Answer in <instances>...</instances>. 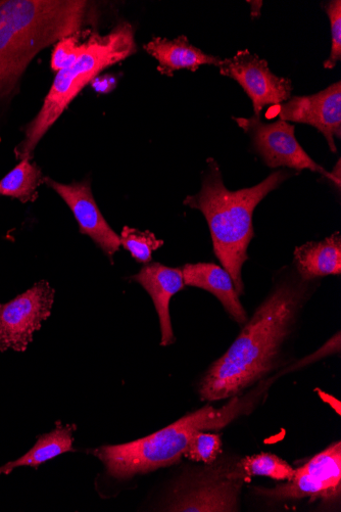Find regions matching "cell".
<instances>
[{"instance_id": "obj_1", "label": "cell", "mask_w": 341, "mask_h": 512, "mask_svg": "<svg viewBox=\"0 0 341 512\" xmlns=\"http://www.w3.org/2000/svg\"><path fill=\"white\" fill-rule=\"evenodd\" d=\"M316 281H305L295 267L278 272L270 294L227 352L207 370L200 384L203 401L240 395L278 368Z\"/></svg>"}, {"instance_id": "obj_2", "label": "cell", "mask_w": 341, "mask_h": 512, "mask_svg": "<svg viewBox=\"0 0 341 512\" xmlns=\"http://www.w3.org/2000/svg\"><path fill=\"white\" fill-rule=\"evenodd\" d=\"M294 173L279 170L253 188L230 191L215 159L207 160L202 189L188 196L184 205L199 210L211 231L213 249L222 267L230 274L237 294H245L242 267L249 260V246L255 237L254 212L257 206Z\"/></svg>"}, {"instance_id": "obj_3", "label": "cell", "mask_w": 341, "mask_h": 512, "mask_svg": "<svg viewBox=\"0 0 341 512\" xmlns=\"http://www.w3.org/2000/svg\"><path fill=\"white\" fill-rule=\"evenodd\" d=\"M87 2H0V100L10 97L29 63L43 49L79 32Z\"/></svg>"}, {"instance_id": "obj_4", "label": "cell", "mask_w": 341, "mask_h": 512, "mask_svg": "<svg viewBox=\"0 0 341 512\" xmlns=\"http://www.w3.org/2000/svg\"><path fill=\"white\" fill-rule=\"evenodd\" d=\"M265 391L230 398L221 408L206 405L180 418L176 423L148 437L120 445L103 446L93 451L105 464L107 474L116 480H128L178 463L198 432L226 428L242 415L250 414Z\"/></svg>"}, {"instance_id": "obj_5", "label": "cell", "mask_w": 341, "mask_h": 512, "mask_svg": "<svg viewBox=\"0 0 341 512\" xmlns=\"http://www.w3.org/2000/svg\"><path fill=\"white\" fill-rule=\"evenodd\" d=\"M136 52L133 27L121 23L107 35L92 34L79 59L58 72L44 104L27 126L24 141L16 148L18 160H31L40 139L61 117L78 93L103 70Z\"/></svg>"}, {"instance_id": "obj_6", "label": "cell", "mask_w": 341, "mask_h": 512, "mask_svg": "<svg viewBox=\"0 0 341 512\" xmlns=\"http://www.w3.org/2000/svg\"><path fill=\"white\" fill-rule=\"evenodd\" d=\"M209 465L196 475L189 476L177 485L169 505V511H238L239 496L243 483L234 472V463Z\"/></svg>"}, {"instance_id": "obj_7", "label": "cell", "mask_w": 341, "mask_h": 512, "mask_svg": "<svg viewBox=\"0 0 341 512\" xmlns=\"http://www.w3.org/2000/svg\"><path fill=\"white\" fill-rule=\"evenodd\" d=\"M233 119L240 128L250 134L256 152L268 167L317 172L340 188V181L317 164L302 148L295 134V125L282 120L266 124L258 116Z\"/></svg>"}, {"instance_id": "obj_8", "label": "cell", "mask_w": 341, "mask_h": 512, "mask_svg": "<svg viewBox=\"0 0 341 512\" xmlns=\"http://www.w3.org/2000/svg\"><path fill=\"white\" fill-rule=\"evenodd\" d=\"M259 494L270 499L298 500L311 498L330 505L340 501L341 494V443L337 441L315 455L286 484L273 489H258Z\"/></svg>"}, {"instance_id": "obj_9", "label": "cell", "mask_w": 341, "mask_h": 512, "mask_svg": "<svg viewBox=\"0 0 341 512\" xmlns=\"http://www.w3.org/2000/svg\"><path fill=\"white\" fill-rule=\"evenodd\" d=\"M55 290L45 281L7 304H0V352L27 350L42 322L51 316Z\"/></svg>"}, {"instance_id": "obj_10", "label": "cell", "mask_w": 341, "mask_h": 512, "mask_svg": "<svg viewBox=\"0 0 341 512\" xmlns=\"http://www.w3.org/2000/svg\"><path fill=\"white\" fill-rule=\"evenodd\" d=\"M220 74L237 81L253 102L255 116L260 117L268 105H279L291 98L290 79L272 73L266 60L250 53L239 51L229 59L222 60Z\"/></svg>"}, {"instance_id": "obj_11", "label": "cell", "mask_w": 341, "mask_h": 512, "mask_svg": "<svg viewBox=\"0 0 341 512\" xmlns=\"http://www.w3.org/2000/svg\"><path fill=\"white\" fill-rule=\"evenodd\" d=\"M70 207L76 217L80 232L88 236L99 246L113 263L114 255L120 250V237L104 218L93 198L91 183L88 179L72 184H62L51 178H44Z\"/></svg>"}, {"instance_id": "obj_12", "label": "cell", "mask_w": 341, "mask_h": 512, "mask_svg": "<svg viewBox=\"0 0 341 512\" xmlns=\"http://www.w3.org/2000/svg\"><path fill=\"white\" fill-rule=\"evenodd\" d=\"M280 120L304 123L320 131L332 153L341 137V83L337 81L312 96L290 98L279 107Z\"/></svg>"}, {"instance_id": "obj_13", "label": "cell", "mask_w": 341, "mask_h": 512, "mask_svg": "<svg viewBox=\"0 0 341 512\" xmlns=\"http://www.w3.org/2000/svg\"><path fill=\"white\" fill-rule=\"evenodd\" d=\"M130 279L148 292L154 301L160 318L161 346L174 344L175 336L169 307L172 297L185 287L181 268H172L161 263L145 264Z\"/></svg>"}, {"instance_id": "obj_14", "label": "cell", "mask_w": 341, "mask_h": 512, "mask_svg": "<svg viewBox=\"0 0 341 512\" xmlns=\"http://www.w3.org/2000/svg\"><path fill=\"white\" fill-rule=\"evenodd\" d=\"M185 286L199 288L214 295L226 312L241 327L249 320L230 274L214 263L185 264L182 268Z\"/></svg>"}, {"instance_id": "obj_15", "label": "cell", "mask_w": 341, "mask_h": 512, "mask_svg": "<svg viewBox=\"0 0 341 512\" xmlns=\"http://www.w3.org/2000/svg\"><path fill=\"white\" fill-rule=\"evenodd\" d=\"M144 50L159 61L158 70L166 76H173L175 71H197L203 65L219 67L222 59L205 54L190 44L186 36L182 35L175 40L154 37L152 41L144 44Z\"/></svg>"}, {"instance_id": "obj_16", "label": "cell", "mask_w": 341, "mask_h": 512, "mask_svg": "<svg viewBox=\"0 0 341 512\" xmlns=\"http://www.w3.org/2000/svg\"><path fill=\"white\" fill-rule=\"evenodd\" d=\"M294 267L305 281L340 275L341 273V237L335 232L320 242H309L296 248Z\"/></svg>"}, {"instance_id": "obj_17", "label": "cell", "mask_w": 341, "mask_h": 512, "mask_svg": "<svg viewBox=\"0 0 341 512\" xmlns=\"http://www.w3.org/2000/svg\"><path fill=\"white\" fill-rule=\"evenodd\" d=\"M75 431V425L63 426L61 422H58L57 428L50 434L40 436L37 443L28 453L0 468V475H9L16 468L20 467L38 469L39 465L46 461H50L64 453L75 451L73 449V433Z\"/></svg>"}, {"instance_id": "obj_18", "label": "cell", "mask_w": 341, "mask_h": 512, "mask_svg": "<svg viewBox=\"0 0 341 512\" xmlns=\"http://www.w3.org/2000/svg\"><path fill=\"white\" fill-rule=\"evenodd\" d=\"M235 474L247 480L252 477H267L275 481H290L296 470L284 459L272 453H260L240 459L234 463Z\"/></svg>"}, {"instance_id": "obj_19", "label": "cell", "mask_w": 341, "mask_h": 512, "mask_svg": "<svg viewBox=\"0 0 341 512\" xmlns=\"http://www.w3.org/2000/svg\"><path fill=\"white\" fill-rule=\"evenodd\" d=\"M43 179L42 172L35 163L23 160L0 180V196L18 199L22 203L33 202L37 198V188Z\"/></svg>"}, {"instance_id": "obj_20", "label": "cell", "mask_w": 341, "mask_h": 512, "mask_svg": "<svg viewBox=\"0 0 341 512\" xmlns=\"http://www.w3.org/2000/svg\"><path fill=\"white\" fill-rule=\"evenodd\" d=\"M121 246L139 263L149 264L153 252L164 246V241L158 240L151 231H140L125 226L121 232Z\"/></svg>"}, {"instance_id": "obj_21", "label": "cell", "mask_w": 341, "mask_h": 512, "mask_svg": "<svg viewBox=\"0 0 341 512\" xmlns=\"http://www.w3.org/2000/svg\"><path fill=\"white\" fill-rule=\"evenodd\" d=\"M222 453V438L218 434L198 432L194 435L185 452L184 457L207 465L217 461Z\"/></svg>"}, {"instance_id": "obj_22", "label": "cell", "mask_w": 341, "mask_h": 512, "mask_svg": "<svg viewBox=\"0 0 341 512\" xmlns=\"http://www.w3.org/2000/svg\"><path fill=\"white\" fill-rule=\"evenodd\" d=\"M85 49V42L81 43L78 33L60 40L52 56V69L60 72L71 67L81 56Z\"/></svg>"}, {"instance_id": "obj_23", "label": "cell", "mask_w": 341, "mask_h": 512, "mask_svg": "<svg viewBox=\"0 0 341 512\" xmlns=\"http://www.w3.org/2000/svg\"><path fill=\"white\" fill-rule=\"evenodd\" d=\"M326 14L331 25L332 46L329 58L324 63V68L331 70L341 60V2L333 0L326 5Z\"/></svg>"}]
</instances>
